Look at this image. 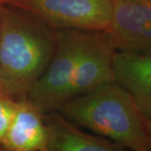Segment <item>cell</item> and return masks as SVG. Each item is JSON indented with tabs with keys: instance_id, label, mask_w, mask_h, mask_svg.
Listing matches in <instances>:
<instances>
[{
	"instance_id": "1",
	"label": "cell",
	"mask_w": 151,
	"mask_h": 151,
	"mask_svg": "<svg viewBox=\"0 0 151 151\" xmlns=\"http://www.w3.org/2000/svg\"><path fill=\"white\" fill-rule=\"evenodd\" d=\"M57 31L8 4L0 6V86L16 98L27 96L55 52Z\"/></svg>"
},
{
	"instance_id": "2",
	"label": "cell",
	"mask_w": 151,
	"mask_h": 151,
	"mask_svg": "<svg viewBox=\"0 0 151 151\" xmlns=\"http://www.w3.org/2000/svg\"><path fill=\"white\" fill-rule=\"evenodd\" d=\"M58 111L78 126L124 149L151 150L144 118L131 93L117 81L75 96Z\"/></svg>"
},
{
	"instance_id": "3",
	"label": "cell",
	"mask_w": 151,
	"mask_h": 151,
	"mask_svg": "<svg viewBox=\"0 0 151 151\" xmlns=\"http://www.w3.org/2000/svg\"><path fill=\"white\" fill-rule=\"evenodd\" d=\"M86 32L76 29L57 31L52 59L27 95L41 113L60 110L70 99L71 86Z\"/></svg>"
},
{
	"instance_id": "4",
	"label": "cell",
	"mask_w": 151,
	"mask_h": 151,
	"mask_svg": "<svg viewBox=\"0 0 151 151\" xmlns=\"http://www.w3.org/2000/svg\"><path fill=\"white\" fill-rule=\"evenodd\" d=\"M55 29L105 32L112 16V0H7Z\"/></svg>"
},
{
	"instance_id": "5",
	"label": "cell",
	"mask_w": 151,
	"mask_h": 151,
	"mask_svg": "<svg viewBox=\"0 0 151 151\" xmlns=\"http://www.w3.org/2000/svg\"><path fill=\"white\" fill-rule=\"evenodd\" d=\"M104 34L116 51L151 52V0H112Z\"/></svg>"
},
{
	"instance_id": "6",
	"label": "cell",
	"mask_w": 151,
	"mask_h": 151,
	"mask_svg": "<svg viewBox=\"0 0 151 151\" xmlns=\"http://www.w3.org/2000/svg\"><path fill=\"white\" fill-rule=\"evenodd\" d=\"M115 52L104 32H86L71 86L70 99L115 81Z\"/></svg>"
},
{
	"instance_id": "7",
	"label": "cell",
	"mask_w": 151,
	"mask_h": 151,
	"mask_svg": "<svg viewBox=\"0 0 151 151\" xmlns=\"http://www.w3.org/2000/svg\"><path fill=\"white\" fill-rule=\"evenodd\" d=\"M44 114L27 96L17 98L8 131L0 143L3 151H46Z\"/></svg>"
},
{
	"instance_id": "8",
	"label": "cell",
	"mask_w": 151,
	"mask_h": 151,
	"mask_svg": "<svg viewBox=\"0 0 151 151\" xmlns=\"http://www.w3.org/2000/svg\"><path fill=\"white\" fill-rule=\"evenodd\" d=\"M115 81L131 93L144 119L151 120V52L116 51Z\"/></svg>"
},
{
	"instance_id": "9",
	"label": "cell",
	"mask_w": 151,
	"mask_h": 151,
	"mask_svg": "<svg viewBox=\"0 0 151 151\" xmlns=\"http://www.w3.org/2000/svg\"><path fill=\"white\" fill-rule=\"evenodd\" d=\"M46 125V151H122L119 144L97 134L83 132L77 124L60 111L44 114Z\"/></svg>"
},
{
	"instance_id": "10",
	"label": "cell",
	"mask_w": 151,
	"mask_h": 151,
	"mask_svg": "<svg viewBox=\"0 0 151 151\" xmlns=\"http://www.w3.org/2000/svg\"><path fill=\"white\" fill-rule=\"evenodd\" d=\"M17 98L8 93L0 86V143L8 131L13 117Z\"/></svg>"
},
{
	"instance_id": "11",
	"label": "cell",
	"mask_w": 151,
	"mask_h": 151,
	"mask_svg": "<svg viewBox=\"0 0 151 151\" xmlns=\"http://www.w3.org/2000/svg\"><path fill=\"white\" fill-rule=\"evenodd\" d=\"M144 125H145L146 132H147V135H148L149 144H150V147H151V120L144 119Z\"/></svg>"
},
{
	"instance_id": "12",
	"label": "cell",
	"mask_w": 151,
	"mask_h": 151,
	"mask_svg": "<svg viewBox=\"0 0 151 151\" xmlns=\"http://www.w3.org/2000/svg\"><path fill=\"white\" fill-rule=\"evenodd\" d=\"M6 1H7V0H0V6L3 4H6Z\"/></svg>"
}]
</instances>
